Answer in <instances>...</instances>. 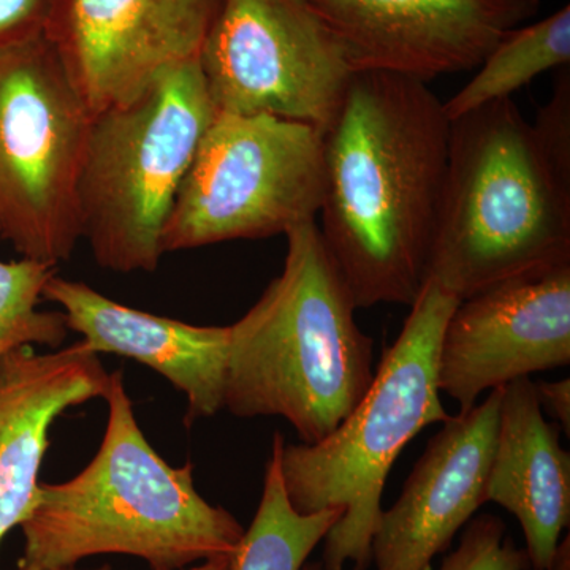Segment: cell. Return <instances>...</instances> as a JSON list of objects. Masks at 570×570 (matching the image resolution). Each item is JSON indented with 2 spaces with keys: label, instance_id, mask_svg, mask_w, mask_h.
Segmentation results:
<instances>
[{
  "label": "cell",
  "instance_id": "6da1fadb",
  "mask_svg": "<svg viewBox=\"0 0 570 570\" xmlns=\"http://www.w3.org/2000/svg\"><path fill=\"white\" fill-rule=\"evenodd\" d=\"M426 85L356 71L324 134L318 230L356 309L412 306L426 281L452 127Z\"/></svg>",
  "mask_w": 570,
  "mask_h": 570
},
{
  "label": "cell",
  "instance_id": "7a4b0ae2",
  "mask_svg": "<svg viewBox=\"0 0 570 570\" xmlns=\"http://www.w3.org/2000/svg\"><path fill=\"white\" fill-rule=\"evenodd\" d=\"M102 444L80 474L40 483L22 521L20 566L75 568L96 554H129L153 570H184L234 557L245 530L209 504L194 483L193 464L174 468L151 448L135 417L121 371L111 373Z\"/></svg>",
  "mask_w": 570,
  "mask_h": 570
},
{
  "label": "cell",
  "instance_id": "3957f363",
  "mask_svg": "<svg viewBox=\"0 0 570 570\" xmlns=\"http://www.w3.org/2000/svg\"><path fill=\"white\" fill-rule=\"evenodd\" d=\"M283 273L230 325L225 409L283 417L302 444L324 441L366 395L374 341L316 223L292 228Z\"/></svg>",
  "mask_w": 570,
  "mask_h": 570
},
{
  "label": "cell",
  "instance_id": "277c9868",
  "mask_svg": "<svg viewBox=\"0 0 570 570\" xmlns=\"http://www.w3.org/2000/svg\"><path fill=\"white\" fill-rule=\"evenodd\" d=\"M570 264V165L513 99L453 119L426 279L460 299Z\"/></svg>",
  "mask_w": 570,
  "mask_h": 570
},
{
  "label": "cell",
  "instance_id": "5b68a950",
  "mask_svg": "<svg viewBox=\"0 0 570 570\" xmlns=\"http://www.w3.org/2000/svg\"><path fill=\"white\" fill-rule=\"evenodd\" d=\"M460 299L426 279L358 406L317 444H285L281 474L296 512L343 509L324 539L322 570L371 566L390 471L420 431L450 415L438 387L442 332Z\"/></svg>",
  "mask_w": 570,
  "mask_h": 570
},
{
  "label": "cell",
  "instance_id": "8992f818",
  "mask_svg": "<svg viewBox=\"0 0 570 570\" xmlns=\"http://www.w3.org/2000/svg\"><path fill=\"white\" fill-rule=\"evenodd\" d=\"M216 115L197 58L92 116L77 205L81 239L99 266L157 269L179 186Z\"/></svg>",
  "mask_w": 570,
  "mask_h": 570
},
{
  "label": "cell",
  "instance_id": "52a82bcc",
  "mask_svg": "<svg viewBox=\"0 0 570 570\" xmlns=\"http://www.w3.org/2000/svg\"><path fill=\"white\" fill-rule=\"evenodd\" d=\"M91 122L47 33L0 48V238L22 257L58 266L80 242Z\"/></svg>",
  "mask_w": 570,
  "mask_h": 570
},
{
  "label": "cell",
  "instance_id": "ba28073f",
  "mask_svg": "<svg viewBox=\"0 0 570 570\" xmlns=\"http://www.w3.org/2000/svg\"><path fill=\"white\" fill-rule=\"evenodd\" d=\"M324 187V132L316 127L217 112L179 186L164 254L316 223Z\"/></svg>",
  "mask_w": 570,
  "mask_h": 570
},
{
  "label": "cell",
  "instance_id": "9c48e42d",
  "mask_svg": "<svg viewBox=\"0 0 570 570\" xmlns=\"http://www.w3.org/2000/svg\"><path fill=\"white\" fill-rule=\"evenodd\" d=\"M198 62L217 112L273 116L324 134L356 73L305 0H224Z\"/></svg>",
  "mask_w": 570,
  "mask_h": 570
},
{
  "label": "cell",
  "instance_id": "30bf717a",
  "mask_svg": "<svg viewBox=\"0 0 570 570\" xmlns=\"http://www.w3.org/2000/svg\"><path fill=\"white\" fill-rule=\"evenodd\" d=\"M224 0H56L47 37L92 116L200 56Z\"/></svg>",
  "mask_w": 570,
  "mask_h": 570
},
{
  "label": "cell",
  "instance_id": "8fae6325",
  "mask_svg": "<svg viewBox=\"0 0 570 570\" xmlns=\"http://www.w3.org/2000/svg\"><path fill=\"white\" fill-rule=\"evenodd\" d=\"M570 365V264L461 299L442 332L438 387L460 412L521 377Z\"/></svg>",
  "mask_w": 570,
  "mask_h": 570
},
{
  "label": "cell",
  "instance_id": "7c38bea8",
  "mask_svg": "<svg viewBox=\"0 0 570 570\" xmlns=\"http://www.w3.org/2000/svg\"><path fill=\"white\" fill-rule=\"evenodd\" d=\"M354 71L428 82L478 69L540 0H305Z\"/></svg>",
  "mask_w": 570,
  "mask_h": 570
},
{
  "label": "cell",
  "instance_id": "4fadbf2b",
  "mask_svg": "<svg viewBox=\"0 0 570 570\" xmlns=\"http://www.w3.org/2000/svg\"><path fill=\"white\" fill-rule=\"evenodd\" d=\"M499 390L441 423L371 539L376 570H431L485 504L498 433Z\"/></svg>",
  "mask_w": 570,
  "mask_h": 570
},
{
  "label": "cell",
  "instance_id": "5bb4252c",
  "mask_svg": "<svg viewBox=\"0 0 570 570\" xmlns=\"http://www.w3.org/2000/svg\"><path fill=\"white\" fill-rule=\"evenodd\" d=\"M43 298L94 354L137 360L187 396L186 425L225 409L230 326H200L132 309L85 283L52 276Z\"/></svg>",
  "mask_w": 570,
  "mask_h": 570
},
{
  "label": "cell",
  "instance_id": "9a60e30c",
  "mask_svg": "<svg viewBox=\"0 0 570 570\" xmlns=\"http://www.w3.org/2000/svg\"><path fill=\"white\" fill-rule=\"evenodd\" d=\"M110 379L81 341L51 354L24 346L0 356V546L36 504L52 423L105 397Z\"/></svg>",
  "mask_w": 570,
  "mask_h": 570
},
{
  "label": "cell",
  "instance_id": "2e32d148",
  "mask_svg": "<svg viewBox=\"0 0 570 570\" xmlns=\"http://www.w3.org/2000/svg\"><path fill=\"white\" fill-rule=\"evenodd\" d=\"M540 409L530 377L499 389L498 433L485 502L519 520L530 569L547 570L570 521V453Z\"/></svg>",
  "mask_w": 570,
  "mask_h": 570
},
{
  "label": "cell",
  "instance_id": "e0dca14e",
  "mask_svg": "<svg viewBox=\"0 0 570 570\" xmlns=\"http://www.w3.org/2000/svg\"><path fill=\"white\" fill-rule=\"evenodd\" d=\"M284 442L281 433L273 438L261 504L232 557L230 570H302L311 553L343 517V509L296 512L285 493L281 474Z\"/></svg>",
  "mask_w": 570,
  "mask_h": 570
},
{
  "label": "cell",
  "instance_id": "ac0fdd59",
  "mask_svg": "<svg viewBox=\"0 0 570 570\" xmlns=\"http://www.w3.org/2000/svg\"><path fill=\"white\" fill-rule=\"evenodd\" d=\"M570 62V7L520 26L504 37L478 67V73L444 102L450 121L498 100L512 99L534 78Z\"/></svg>",
  "mask_w": 570,
  "mask_h": 570
},
{
  "label": "cell",
  "instance_id": "d6986e66",
  "mask_svg": "<svg viewBox=\"0 0 570 570\" xmlns=\"http://www.w3.org/2000/svg\"><path fill=\"white\" fill-rule=\"evenodd\" d=\"M56 266L22 257L0 262V356L24 346L56 348L69 335L62 313L39 311Z\"/></svg>",
  "mask_w": 570,
  "mask_h": 570
},
{
  "label": "cell",
  "instance_id": "ffe728a7",
  "mask_svg": "<svg viewBox=\"0 0 570 570\" xmlns=\"http://www.w3.org/2000/svg\"><path fill=\"white\" fill-rule=\"evenodd\" d=\"M527 551L517 549L497 515H480L464 528L460 546L439 570H528Z\"/></svg>",
  "mask_w": 570,
  "mask_h": 570
},
{
  "label": "cell",
  "instance_id": "44dd1931",
  "mask_svg": "<svg viewBox=\"0 0 570 570\" xmlns=\"http://www.w3.org/2000/svg\"><path fill=\"white\" fill-rule=\"evenodd\" d=\"M56 0H0V48L47 33Z\"/></svg>",
  "mask_w": 570,
  "mask_h": 570
},
{
  "label": "cell",
  "instance_id": "7402d4cb",
  "mask_svg": "<svg viewBox=\"0 0 570 570\" xmlns=\"http://www.w3.org/2000/svg\"><path fill=\"white\" fill-rule=\"evenodd\" d=\"M540 409L543 415H549L550 422L557 423L570 434V379L554 382H534Z\"/></svg>",
  "mask_w": 570,
  "mask_h": 570
},
{
  "label": "cell",
  "instance_id": "603a6c76",
  "mask_svg": "<svg viewBox=\"0 0 570 570\" xmlns=\"http://www.w3.org/2000/svg\"><path fill=\"white\" fill-rule=\"evenodd\" d=\"M547 570H570V538L566 535L558 546L557 553H554L553 561Z\"/></svg>",
  "mask_w": 570,
  "mask_h": 570
},
{
  "label": "cell",
  "instance_id": "cb8c5ba5",
  "mask_svg": "<svg viewBox=\"0 0 570 570\" xmlns=\"http://www.w3.org/2000/svg\"><path fill=\"white\" fill-rule=\"evenodd\" d=\"M232 558L230 557H219L213 558V560L204 561L200 566H195V568L184 569V570H230ZM62 570H78L75 568L71 569H62ZM89 570H111L110 566H102L99 569H89Z\"/></svg>",
  "mask_w": 570,
  "mask_h": 570
},
{
  "label": "cell",
  "instance_id": "d4e9b609",
  "mask_svg": "<svg viewBox=\"0 0 570 570\" xmlns=\"http://www.w3.org/2000/svg\"><path fill=\"white\" fill-rule=\"evenodd\" d=\"M302 570H322L318 562H309V564L303 566Z\"/></svg>",
  "mask_w": 570,
  "mask_h": 570
},
{
  "label": "cell",
  "instance_id": "484cf974",
  "mask_svg": "<svg viewBox=\"0 0 570 570\" xmlns=\"http://www.w3.org/2000/svg\"><path fill=\"white\" fill-rule=\"evenodd\" d=\"M18 570H39V569L29 568V566H18Z\"/></svg>",
  "mask_w": 570,
  "mask_h": 570
}]
</instances>
